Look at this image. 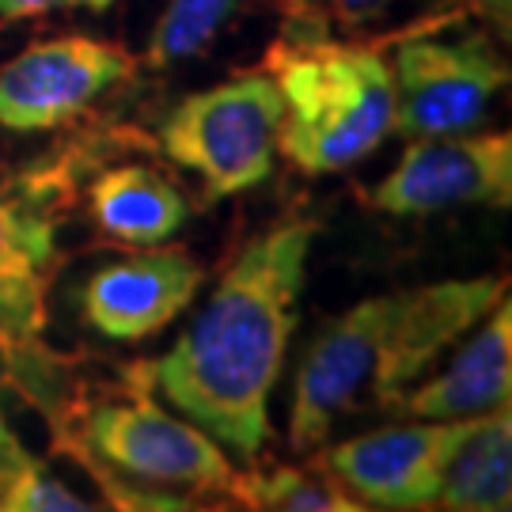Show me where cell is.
I'll return each instance as SVG.
<instances>
[{"mask_svg": "<svg viewBox=\"0 0 512 512\" xmlns=\"http://www.w3.org/2000/svg\"><path fill=\"white\" fill-rule=\"evenodd\" d=\"M505 277H452L368 296L338 315L296 368L289 448L308 456L346 414L395 410L478 319L505 300Z\"/></svg>", "mask_w": 512, "mask_h": 512, "instance_id": "7a4b0ae2", "label": "cell"}, {"mask_svg": "<svg viewBox=\"0 0 512 512\" xmlns=\"http://www.w3.org/2000/svg\"><path fill=\"white\" fill-rule=\"evenodd\" d=\"M387 217H429L459 205L509 209L512 133H444L414 137L399 164L365 194Z\"/></svg>", "mask_w": 512, "mask_h": 512, "instance_id": "52a82bcc", "label": "cell"}, {"mask_svg": "<svg viewBox=\"0 0 512 512\" xmlns=\"http://www.w3.org/2000/svg\"><path fill=\"white\" fill-rule=\"evenodd\" d=\"M202 281V262L183 247H145L99 266L80 289V311L110 342H145L194 304Z\"/></svg>", "mask_w": 512, "mask_h": 512, "instance_id": "30bf717a", "label": "cell"}, {"mask_svg": "<svg viewBox=\"0 0 512 512\" xmlns=\"http://www.w3.org/2000/svg\"><path fill=\"white\" fill-rule=\"evenodd\" d=\"M262 69L281 92L277 152L304 175L346 171L395 133L391 61L372 42L281 35Z\"/></svg>", "mask_w": 512, "mask_h": 512, "instance_id": "3957f363", "label": "cell"}, {"mask_svg": "<svg viewBox=\"0 0 512 512\" xmlns=\"http://www.w3.org/2000/svg\"><path fill=\"white\" fill-rule=\"evenodd\" d=\"M281 137V92L266 69L239 73L167 110L160 145L194 171L205 198H236L270 179Z\"/></svg>", "mask_w": 512, "mask_h": 512, "instance_id": "5b68a950", "label": "cell"}, {"mask_svg": "<svg viewBox=\"0 0 512 512\" xmlns=\"http://www.w3.org/2000/svg\"><path fill=\"white\" fill-rule=\"evenodd\" d=\"M54 452L65 459H73L76 467L99 486L103 501H107L114 512H232V509H224L220 501H209V497H179V494L160 490V486L129 482V478L114 475L110 467H103L95 456H88L84 448H76L73 440L54 437Z\"/></svg>", "mask_w": 512, "mask_h": 512, "instance_id": "ac0fdd59", "label": "cell"}, {"mask_svg": "<svg viewBox=\"0 0 512 512\" xmlns=\"http://www.w3.org/2000/svg\"><path fill=\"white\" fill-rule=\"evenodd\" d=\"M46 418L57 440H73L129 482L228 497L239 475L217 440L194 421L167 414L129 368L122 391L80 399L65 414L46 410Z\"/></svg>", "mask_w": 512, "mask_h": 512, "instance_id": "277c9868", "label": "cell"}, {"mask_svg": "<svg viewBox=\"0 0 512 512\" xmlns=\"http://www.w3.org/2000/svg\"><path fill=\"white\" fill-rule=\"evenodd\" d=\"M114 0H0V23L50 16V12H103Z\"/></svg>", "mask_w": 512, "mask_h": 512, "instance_id": "ffe728a7", "label": "cell"}, {"mask_svg": "<svg viewBox=\"0 0 512 512\" xmlns=\"http://www.w3.org/2000/svg\"><path fill=\"white\" fill-rule=\"evenodd\" d=\"M421 512H509V505H478V509H421Z\"/></svg>", "mask_w": 512, "mask_h": 512, "instance_id": "44dd1931", "label": "cell"}, {"mask_svg": "<svg viewBox=\"0 0 512 512\" xmlns=\"http://www.w3.org/2000/svg\"><path fill=\"white\" fill-rule=\"evenodd\" d=\"M289 4V31L285 35H327V19L361 23L376 16L391 0H285Z\"/></svg>", "mask_w": 512, "mask_h": 512, "instance_id": "d6986e66", "label": "cell"}, {"mask_svg": "<svg viewBox=\"0 0 512 512\" xmlns=\"http://www.w3.org/2000/svg\"><path fill=\"white\" fill-rule=\"evenodd\" d=\"M512 497V418L509 406L467 418L463 437L444 463L433 509L509 505Z\"/></svg>", "mask_w": 512, "mask_h": 512, "instance_id": "5bb4252c", "label": "cell"}, {"mask_svg": "<svg viewBox=\"0 0 512 512\" xmlns=\"http://www.w3.org/2000/svg\"><path fill=\"white\" fill-rule=\"evenodd\" d=\"M88 213L95 228L114 243L160 247L190 220V202L156 167L122 164L92 183Z\"/></svg>", "mask_w": 512, "mask_h": 512, "instance_id": "4fadbf2b", "label": "cell"}, {"mask_svg": "<svg viewBox=\"0 0 512 512\" xmlns=\"http://www.w3.org/2000/svg\"><path fill=\"white\" fill-rule=\"evenodd\" d=\"M54 224L0 190V338L31 349L46 327Z\"/></svg>", "mask_w": 512, "mask_h": 512, "instance_id": "7c38bea8", "label": "cell"}, {"mask_svg": "<svg viewBox=\"0 0 512 512\" xmlns=\"http://www.w3.org/2000/svg\"><path fill=\"white\" fill-rule=\"evenodd\" d=\"M133 69V54L103 38L65 35L31 42L0 69V129L42 133L65 126Z\"/></svg>", "mask_w": 512, "mask_h": 512, "instance_id": "ba28073f", "label": "cell"}, {"mask_svg": "<svg viewBox=\"0 0 512 512\" xmlns=\"http://www.w3.org/2000/svg\"><path fill=\"white\" fill-rule=\"evenodd\" d=\"M236 8L239 0H167L148 38V65L167 69L186 57L205 54L220 27L236 16Z\"/></svg>", "mask_w": 512, "mask_h": 512, "instance_id": "e0dca14e", "label": "cell"}, {"mask_svg": "<svg viewBox=\"0 0 512 512\" xmlns=\"http://www.w3.org/2000/svg\"><path fill=\"white\" fill-rule=\"evenodd\" d=\"M459 421H406L387 425L365 437L342 440L315 459L334 482L380 512H421L433 509L440 494L444 463L456 440L463 437Z\"/></svg>", "mask_w": 512, "mask_h": 512, "instance_id": "9c48e42d", "label": "cell"}, {"mask_svg": "<svg viewBox=\"0 0 512 512\" xmlns=\"http://www.w3.org/2000/svg\"><path fill=\"white\" fill-rule=\"evenodd\" d=\"M228 497L239 505V512H380L349 494L342 482H334L319 463H251V471L236 475Z\"/></svg>", "mask_w": 512, "mask_h": 512, "instance_id": "9a60e30c", "label": "cell"}, {"mask_svg": "<svg viewBox=\"0 0 512 512\" xmlns=\"http://www.w3.org/2000/svg\"><path fill=\"white\" fill-rule=\"evenodd\" d=\"M467 342L440 376L406 387L395 403L399 414L418 421H459L509 406L512 387V308L509 296L486 319L463 334Z\"/></svg>", "mask_w": 512, "mask_h": 512, "instance_id": "8fae6325", "label": "cell"}, {"mask_svg": "<svg viewBox=\"0 0 512 512\" xmlns=\"http://www.w3.org/2000/svg\"><path fill=\"white\" fill-rule=\"evenodd\" d=\"M395 133L444 137L471 133L486 118L494 95L509 84V65L486 35L406 38L391 57Z\"/></svg>", "mask_w": 512, "mask_h": 512, "instance_id": "8992f818", "label": "cell"}, {"mask_svg": "<svg viewBox=\"0 0 512 512\" xmlns=\"http://www.w3.org/2000/svg\"><path fill=\"white\" fill-rule=\"evenodd\" d=\"M0 512H99L23 448L0 414Z\"/></svg>", "mask_w": 512, "mask_h": 512, "instance_id": "2e32d148", "label": "cell"}, {"mask_svg": "<svg viewBox=\"0 0 512 512\" xmlns=\"http://www.w3.org/2000/svg\"><path fill=\"white\" fill-rule=\"evenodd\" d=\"M319 224L289 217L251 236L190 327L156 361L129 372L243 463L274 437L270 399L300 323V293Z\"/></svg>", "mask_w": 512, "mask_h": 512, "instance_id": "6da1fadb", "label": "cell"}]
</instances>
